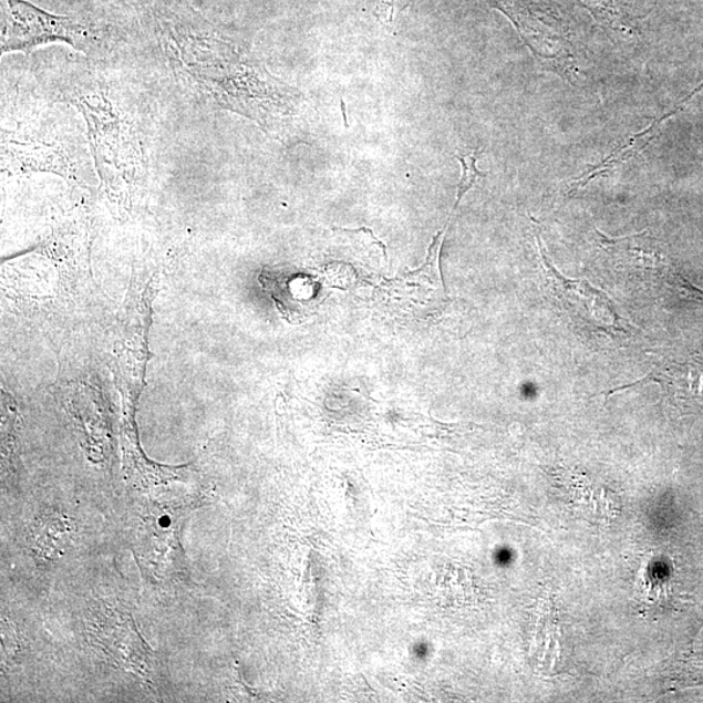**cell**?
I'll return each instance as SVG.
<instances>
[{
	"label": "cell",
	"instance_id": "cell-1",
	"mask_svg": "<svg viewBox=\"0 0 703 703\" xmlns=\"http://www.w3.org/2000/svg\"><path fill=\"white\" fill-rule=\"evenodd\" d=\"M155 31L176 72L221 107L262 122L278 108L279 87L248 64L187 0H157Z\"/></svg>",
	"mask_w": 703,
	"mask_h": 703
},
{
	"label": "cell",
	"instance_id": "cell-2",
	"mask_svg": "<svg viewBox=\"0 0 703 703\" xmlns=\"http://www.w3.org/2000/svg\"><path fill=\"white\" fill-rule=\"evenodd\" d=\"M64 101L84 116L103 187L121 201L128 198L144 167L143 149L128 116L115 106L107 89L100 86H73L64 93Z\"/></svg>",
	"mask_w": 703,
	"mask_h": 703
},
{
	"label": "cell",
	"instance_id": "cell-3",
	"mask_svg": "<svg viewBox=\"0 0 703 703\" xmlns=\"http://www.w3.org/2000/svg\"><path fill=\"white\" fill-rule=\"evenodd\" d=\"M55 42L89 55L102 46V37L85 22L43 11L27 0H2V54Z\"/></svg>",
	"mask_w": 703,
	"mask_h": 703
},
{
	"label": "cell",
	"instance_id": "cell-4",
	"mask_svg": "<svg viewBox=\"0 0 703 703\" xmlns=\"http://www.w3.org/2000/svg\"><path fill=\"white\" fill-rule=\"evenodd\" d=\"M3 165L14 172H48L70 182H79L77 167L55 133L48 127L3 128Z\"/></svg>",
	"mask_w": 703,
	"mask_h": 703
},
{
	"label": "cell",
	"instance_id": "cell-5",
	"mask_svg": "<svg viewBox=\"0 0 703 703\" xmlns=\"http://www.w3.org/2000/svg\"><path fill=\"white\" fill-rule=\"evenodd\" d=\"M183 507H157L154 508L149 516L146 517L143 528H141L139 541L141 550L144 551V558L153 561V565L165 567L166 559H173L172 554L175 551L177 542V530H179L180 520L184 517Z\"/></svg>",
	"mask_w": 703,
	"mask_h": 703
},
{
	"label": "cell",
	"instance_id": "cell-6",
	"mask_svg": "<svg viewBox=\"0 0 703 703\" xmlns=\"http://www.w3.org/2000/svg\"><path fill=\"white\" fill-rule=\"evenodd\" d=\"M332 231L350 240L353 249L358 250L362 257H374V249H379L383 251L384 255H387L386 246L376 239L372 229L368 227H361L359 229L332 228Z\"/></svg>",
	"mask_w": 703,
	"mask_h": 703
},
{
	"label": "cell",
	"instance_id": "cell-7",
	"mask_svg": "<svg viewBox=\"0 0 703 703\" xmlns=\"http://www.w3.org/2000/svg\"><path fill=\"white\" fill-rule=\"evenodd\" d=\"M672 386H682L680 391L688 392L685 397L702 399L703 401V360L699 359L693 365H688L670 380Z\"/></svg>",
	"mask_w": 703,
	"mask_h": 703
},
{
	"label": "cell",
	"instance_id": "cell-8",
	"mask_svg": "<svg viewBox=\"0 0 703 703\" xmlns=\"http://www.w3.org/2000/svg\"><path fill=\"white\" fill-rule=\"evenodd\" d=\"M479 151H473L469 153L456 154V158L462 163V179L457 187V197L453 213L456 211L458 204H461L463 197L475 187L479 177H485V174L479 173L477 169V159Z\"/></svg>",
	"mask_w": 703,
	"mask_h": 703
},
{
	"label": "cell",
	"instance_id": "cell-9",
	"mask_svg": "<svg viewBox=\"0 0 703 703\" xmlns=\"http://www.w3.org/2000/svg\"><path fill=\"white\" fill-rule=\"evenodd\" d=\"M443 234L444 231H441L434 236L431 247H428V250H427V257H426L425 263L422 265L418 270L412 271L410 273V277H425L428 280L433 281V283L434 281L438 280L435 278H436V272L441 273L440 250H441Z\"/></svg>",
	"mask_w": 703,
	"mask_h": 703
},
{
	"label": "cell",
	"instance_id": "cell-10",
	"mask_svg": "<svg viewBox=\"0 0 703 703\" xmlns=\"http://www.w3.org/2000/svg\"><path fill=\"white\" fill-rule=\"evenodd\" d=\"M340 105H342V111H343V116H344V121H345V125H347V115H345V105L344 102H340Z\"/></svg>",
	"mask_w": 703,
	"mask_h": 703
}]
</instances>
